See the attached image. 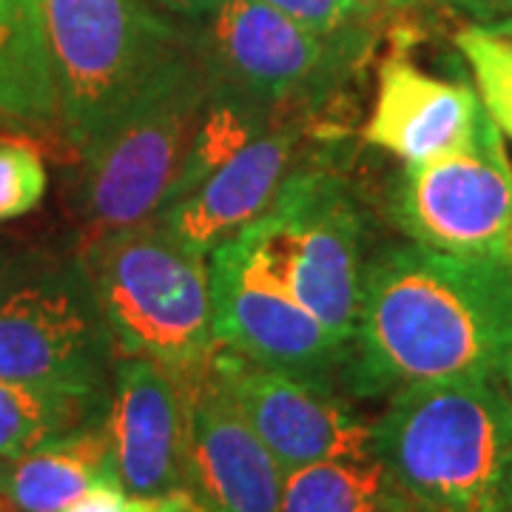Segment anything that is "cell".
<instances>
[{
    "instance_id": "6da1fadb",
    "label": "cell",
    "mask_w": 512,
    "mask_h": 512,
    "mask_svg": "<svg viewBox=\"0 0 512 512\" xmlns=\"http://www.w3.org/2000/svg\"><path fill=\"white\" fill-rule=\"evenodd\" d=\"M512 353V268L393 242L365 259L339 390L353 399L498 376Z\"/></svg>"
},
{
    "instance_id": "f546056e",
    "label": "cell",
    "mask_w": 512,
    "mask_h": 512,
    "mask_svg": "<svg viewBox=\"0 0 512 512\" xmlns=\"http://www.w3.org/2000/svg\"><path fill=\"white\" fill-rule=\"evenodd\" d=\"M490 29H493V32H498V35H507V37H512V18L501 20V23H493V26H490Z\"/></svg>"
},
{
    "instance_id": "5bb4252c",
    "label": "cell",
    "mask_w": 512,
    "mask_h": 512,
    "mask_svg": "<svg viewBox=\"0 0 512 512\" xmlns=\"http://www.w3.org/2000/svg\"><path fill=\"white\" fill-rule=\"evenodd\" d=\"M120 484L140 495L185 490L183 387L143 356H117L106 413Z\"/></svg>"
},
{
    "instance_id": "7c38bea8",
    "label": "cell",
    "mask_w": 512,
    "mask_h": 512,
    "mask_svg": "<svg viewBox=\"0 0 512 512\" xmlns=\"http://www.w3.org/2000/svg\"><path fill=\"white\" fill-rule=\"evenodd\" d=\"M185 407V490L200 512H279L285 470L262 444L211 359L177 379Z\"/></svg>"
},
{
    "instance_id": "8992f818",
    "label": "cell",
    "mask_w": 512,
    "mask_h": 512,
    "mask_svg": "<svg viewBox=\"0 0 512 512\" xmlns=\"http://www.w3.org/2000/svg\"><path fill=\"white\" fill-rule=\"evenodd\" d=\"M299 305L350 342L365 271V214L325 165H296L271 208L237 234Z\"/></svg>"
},
{
    "instance_id": "e0dca14e",
    "label": "cell",
    "mask_w": 512,
    "mask_h": 512,
    "mask_svg": "<svg viewBox=\"0 0 512 512\" xmlns=\"http://www.w3.org/2000/svg\"><path fill=\"white\" fill-rule=\"evenodd\" d=\"M109 390L0 379V458H20L106 421Z\"/></svg>"
},
{
    "instance_id": "ffe728a7",
    "label": "cell",
    "mask_w": 512,
    "mask_h": 512,
    "mask_svg": "<svg viewBox=\"0 0 512 512\" xmlns=\"http://www.w3.org/2000/svg\"><path fill=\"white\" fill-rule=\"evenodd\" d=\"M305 32L350 55L367 57L376 43L379 0H265Z\"/></svg>"
},
{
    "instance_id": "277c9868",
    "label": "cell",
    "mask_w": 512,
    "mask_h": 512,
    "mask_svg": "<svg viewBox=\"0 0 512 512\" xmlns=\"http://www.w3.org/2000/svg\"><path fill=\"white\" fill-rule=\"evenodd\" d=\"M202 100L205 77L188 37L77 154V211L92 237L154 220L183 168Z\"/></svg>"
},
{
    "instance_id": "9c48e42d",
    "label": "cell",
    "mask_w": 512,
    "mask_h": 512,
    "mask_svg": "<svg viewBox=\"0 0 512 512\" xmlns=\"http://www.w3.org/2000/svg\"><path fill=\"white\" fill-rule=\"evenodd\" d=\"M390 217L410 242L510 265L512 165L484 106L470 143L404 165L390 188Z\"/></svg>"
},
{
    "instance_id": "30bf717a",
    "label": "cell",
    "mask_w": 512,
    "mask_h": 512,
    "mask_svg": "<svg viewBox=\"0 0 512 512\" xmlns=\"http://www.w3.org/2000/svg\"><path fill=\"white\" fill-rule=\"evenodd\" d=\"M214 339L254 365L339 390L348 342L333 336L268 274L239 237L208 254Z\"/></svg>"
},
{
    "instance_id": "ac0fdd59",
    "label": "cell",
    "mask_w": 512,
    "mask_h": 512,
    "mask_svg": "<svg viewBox=\"0 0 512 512\" xmlns=\"http://www.w3.org/2000/svg\"><path fill=\"white\" fill-rule=\"evenodd\" d=\"M0 120L57 131V89L40 12L0 6Z\"/></svg>"
},
{
    "instance_id": "7a4b0ae2",
    "label": "cell",
    "mask_w": 512,
    "mask_h": 512,
    "mask_svg": "<svg viewBox=\"0 0 512 512\" xmlns=\"http://www.w3.org/2000/svg\"><path fill=\"white\" fill-rule=\"evenodd\" d=\"M370 456L419 512H504L512 404L498 376L407 384L370 424Z\"/></svg>"
},
{
    "instance_id": "cb8c5ba5",
    "label": "cell",
    "mask_w": 512,
    "mask_h": 512,
    "mask_svg": "<svg viewBox=\"0 0 512 512\" xmlns=\"http://www.w3.org/2000/svg\"><path fill=\"white\" fill-rule=\"evenodd\" d=\"M439 3L450 6L458 15H467L481 26H493L512 18V0H439Z\"/></svg>"
},
{
    "instance_id": "8fae6325",
    "label": "cell",
    "mask_w": 512,
    "mask_h": 512,
    "mask_svg": "<svg viewBox=\"0 0 512 512\" xmlns=\"http://www.w3.org/2000/svg\"><path fill=\"white\" fill-rule=\"evenodd\" d=\"M211 367L285 473L316 461L370 458L373 421L342 390L254 365L225 348L214 350Z\"/></svg>"
},
{
    "instance_id": "5b68a950",
    "label": "cell",
    "mask_w": 512,
    "mask_h": 512,
    "mask_svg": "<svg viewBox=\"0 0 512 512\" xmlns=\"http://www.w3.org/2000/svg\"><path fill=\"white\" fill-rule=\"evenodd\" d=\"M57 89V131L80 154L188 32L148 0H40Z\"/></svg>"
},
{
    "instance_id": "d6986e66",
    "label": "cell",
    "mask_w": 512,
    "mask_h": 512,
    "mask_svg": "<svg viewBox=\"0 0 512 512\" xmlns=\"http://www.w3.org/2000/svg\"><path fill=\"white\" fill-rule=\"evenodd\" d=\"M279 512H419L376 458L316 461L285 473Z\"/></svg>"
},
{
    "instance_id": "d4e9b609",
    "label": "cell",
    "mask_w": 512,
    "mask_h": 512,
    "mask_svg": "<svg viewBox=\"0 0 512 512\" xmlns=\"http://www.w3.org/2000/svg\"><path fill=\"white\" fill-rule=\"evenodd\" d=\"M154 9H160L165 15H171V18H180L188 20V23H200L205 20L217 6H220L222 0H148Z\"/></svg>"
},
{
    "instance_id": "4316f807",
    "label": "cell",
    "mask_w": 512,
    "mask_h": 512,
    "mask_svg": "<svg viewBox=\"0 0 512 512\" xmlns=\"http://www.w3.org/2000/svg\"><path fill=\"white\" fill-rule=\"evenodd\" d=\"M501 501H504V512H512V458L507 464L504 481H501Z\"/></svg>"
},
{
    "instance_id": "3957f363",
    "label": "cell",
    "mask_w": 512,
    "mask_h": 512,
    "mask_svg": "<svg viewBox=\"0 0 512 512\" xmlns=\"http://www.w3.org/2000/svg\"><path fill=\"white\" fill-rule=\"evenodd\" d=\"M80 259L117 356L151 359L177 379L208 365L220 348L208 256L148 220L92 237Z\"/></svg>"
},
{
    "instance_id": "52a82bcc",
    "label": "cell",
    "mask_w": 512,
    "mask_h": 512,
    "mask_svg": "<svg viewBox=\"0 0 512 512\" xmlns=\"http://www.w3.org/2000/svg\"><path fill=\"white\" fill-rule=\"evenodd\" d=\"M188 37L208 89L282 117L325 109L365 60L305 32L265 0H222Z\"/></svg>"
},
{
    "instance_id": "44dd1931",
    "label": "cell",
    "mask_w": 512,
    "mask_h": 512,
    "mask_svg": "<svg viewBox=\"0 0 512 512\" xmlns=\"http://www.w3.org/2000/svg\"><path fill=\"white\" fill-rule=\"evenodd\" d=\"M456 46L473 72L481 106L501 137L512 140V37L473 23L458 32Z\"/></svg>"
},
{
    "instance_id": "2e32d148",
    "label": "cell",
    "mask_w": 512,
    "mask_h": 512,
    "mask_svg": "<svg viewBox=\"0 0 512 512\" xmlns=\"http://www.w3.org/2000/svg\"><path fill=\"white\" fill-rule=\"evenodd\" d=\"M97 484H120L106 421L20 458H0V498L20 512H63Z\"/></svg>"
},
{
    "instance_id": "4fadbf2b",
    "label": "cell",
    "mask_w": 512,
    "mask_h": 512,
    "mask_svg": "<svg viewBox=\"0 0 512 512\" xmlns=\"http://www.w3.org/2000/svg\"><path fill=\"white\" fill-rule=\"evenodd\" d=\"M308 120L311 117L279 120L183 197L163 202L154 222L202 256L237 237L271 208L279 188L291 177Z\"/></svg>"
},
{
    "instance_id": "f1b7e54d",
    "label": "cell",
    "mask_w": 512,
    "mask_h": 512,
    "mask_svg": "<svg viewBox=\"0 0 512 512\" xmlns=\"http://www.w3.org/2000/svg\"><path fill=\"white\" fill-rule=\"evenodd\" d=\"M20 262V256H9V254H0V285L9 279V274L15 271V265Z\"/></svg>"
},
{
    "instance_id": "d6a6232c",
    "label": "cell",
    "mask_w": 512,
    "mask_h": 512,
    "mask_svg": "<svg viewBox=\"0 0 512 512\" xmlns=\"http://www.w3.org/2000/svg\"><path fill=\"white\" fill-rule=\"evenodd\" d=\"M0 504H6V501H3V498H0Z\"/></svg>"
},
{
    "instance_id": "603a6c76",
    "label": "cell",
    "mask_w": 512,
    "mask_h": 512,
    "mask_svg": "<svg viewBox=\"0 0 512 512\" xmlns=\"http://www.w3.org/2000/svg\"><path fill=\"white\" fill-rule=\"evenodd\" d=\"M63 512H200L188 490L140 495L123 484H97L72 501Z\"/></svg>"
},
{
    "instance_id": "ba28073f",
    "label": "cell",
    "mask_w": 512,
    "mask_h": 512,
    "mask_svg": "<svg viewBox=\"0 0 512 512\" xmlns=\"http://www.w3.org/2000/svg\"><path fill=\"white\" fill-rule=\"evenodd\" d=\"M114 359L83 259H20L0 285V379L109 390Z\"/></svg>"
},
{
    "instance_id": "7402d4cb",
    "label": "cell",
    "mask_w": 512,
    "mask_h": 512,
    "mask_svg": "<svg viewBox=\"0 0 512 512\" xmlns=\"http://www.w3.org/2000/svg\"><path fill=\"white\" fill-rule=\"evenodd\" d=\"M49 174L32 143L0 140V222L32 214L46 197Z\"/></svg>"
},
{
    "instance_id": "484cf974",
    "label": "cell",
    "mask_w": 512,
    "mask_h": 512,
    "mask_svg": "<svg viewBox=\"0 0 512 512\" xmlns=\"http://www.w3.org/2000/svg\"><path fill=\"white\" fill-rule=\"evenodd\" d=\"M498 382H501V387H504V393H507V399L512 404V353L504 359V365L498 370Z\"/></svg>"
},
{
    "instance_id": "1f68e13d",
    "label": "cell",
    "mask_w": 512,
    "mask_h": 512,
    "mask_svg": "<svg viewBox=\"0 0 512 512\" xmlns=\"http://www.w3.org/2000/svg\"><path fill=\"white\" fill-rule=\"evenodd\" d=\"M510 268H512V239H510Z\"/></svg>"
},
{
    "instance_id": "4dcf8cb0",
    "label": "cell",
    "mask_w": 512,
    "mask_h": 512,
    "mask_svg": "<svg viewBox=\"0 0 512 512\" xmlns=\"http://www.w3.org/2000/svg\"><path fill=\"white\" fill-rule=\"evenodd\" d=\"M384 3H390V6H407V3H413V0H384Z\"/></svg>"
},
{
    "instance_id": "83f0119b",
    "label": "cell",
    "mask_w": 512,
    "mask_h": 512,
    "mask_svg": "<svg viewBox=\"0 0 512 512\" xmlns=\"http://www.w3.org/2000/svg\"><path fill=\"white\" fill-rule=\"evenodd\" d=\"M3 9H18V12H40V0H0Z\"/></svg>"
},
{
    "instance_id": "9a60e30c",
    "label": "cell",
    "mask_w": 512,
    "mask_h": 512,
    "mask_svg": "<svg viewBox=\"0 0 512 512\" xmlns=\"http://www.w3.org/2000/svg\"><path fill=\"white\" fill-rule=\"evenodd\" d=\"M481 100L467 83H450L393 52L382 60L362 137L404 165L450 154L476 134Z\"/></svg>"
}]
</instances>
